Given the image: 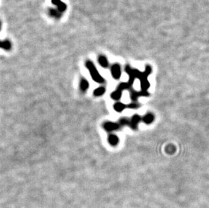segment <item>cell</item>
I'll use <instances>...</instances> for the list:
<instances>
[{
	"label": "cell",
	"mask_w": 209,
	"mask_h": 208,
	"mask_svg": "<svg viewBox=\"0 0 209 208\" xmlns=\"http://www.w3.org/2000/svg\"><path fill=\"white\" fill-rule=\"evenodd\" d=\"M110 97H111V98L112 99L116 100V101H118L121 98V97H122V91H119L118 89L115 90L114 91L111 93Z\"/></svg>",
	"instance_id": "cell-16"
},
{
	"label": "cell",
	"mask_w": 209,
	"mask_h": 208,
	"mask_svg": "<svg viewBox=\"0 0 209 208\" xmlns=\"http://www.w3.org/2000/svg\"><path fill=\"white\" fill-rule=\"evenodd\" d=\"M110 71L112 76L113 77V79L116 80H118L121 78V68L120 65H118V64H114L111 66Z\"/></svg>",
	"instance_id": "cell-5"
},
{
	"label": "cell",
	"mask_w": 209,
	"mask_h": 208,
	"mask_svg": "<svg viewBox=\"0 0 209 208\" xmlns=\"http://www.w3.org/2000/svg\"><path fill=\"white\" fill-rule=\"evenodd\" d=\"M0 48L8 51V50L11 49V48H12L11 42L8 41V40H5V41H3L1 43V46H0Z\"/></svg>",
	"instance_id": "cell-17"
},
{
	"label": "cell",
	"mask_w": 209,
	"mask_h": 208,
	"mask_svg": "<svg viewBox=\"0 0 209 208\" xmlns=\"http://www.w3.org/2000/svg\"><path fill=\"white\" fill-rule=\"evenodd\" d=\"M52 4L57 6L58 10L61 13H63L66 10L67 6H66L65 3L62 2L61 0H52Z\"/></svg>",
	"instance_id": "cell-8"
},
{
	"label": "cell",
	"mask_w": 209,
	"mask_h": 208,
	"mask_svg": "<svg viewBox=\"0 0 209 208\" xmlns=\"http://www.w3.org/2000/svg\"><path fill=\"white\" fill-rule=\"evenodd\" d=\"M140 121H141L140 116H139L138 114H134L130 120V124H129V126L133 130H136L137 129L138 124Z\"/></svg>",
	"instance_id": "cell-6"
},
{
	"label": "cell",
	"mask_w": 209,
	"mask_h": 208,
	"mask_svg": "<svg viewBox=\"0 0 209 208\" xmlns=\"http://www.w3.org/2000/svg\"><path fill=\"white\" fill-rule=\"evenodd\" d=\"M49 14L52 17L56 19H60L61 18L62 13L59 12L58 10V9L56 10L54 8H50V9H49Z\"/></svg>",
	"instance_id": "cell-13"
},
{
	"label": "cell",
	"mask_w": 209,
	"mask_h": 208,
	"mask_svg": "<svg viewBox=\"0 0 209 208\" xmlns=\"http://www.w3.org/2000/svg\"><path fill=\"white\" fill-rule=\"evenodd\" d=\"M1 26H2V24H1V22H0V30H1Z\"/></svg>",
	"instance_id": "cell-21"
},
{
	"label": "cell",
	"mask_w": 209,
	"mask_h": 208,
	"mask_svg": "<svg viewBox=\"0 0 209 208\" xmlns=\"http://www.w3.org/2000/svg\"><path fill=\"white\" fill-rule=\"evenodd\" d=\"M131 92V99L134 102H137V99L139 97H148L150 95V94L148 92V91H136L135 90L130 89Z\"/></svg>",
	"instance_id": "cell-3"
},
{
	"label": "cell",
	"mask_w": 209,
	"mask_h": 208,
	"mask_svg": "<svg viewBox=\"0 0 209 208\" xmlns=\"http://www.w3.org/2000/svg\"><path fill=\"white\" fill-rule=\"evenodd\" d=\"M98 63H99V64L102 67V68H106L109 66L108 60L105 56L101 55L98 57Z\"/></svg>",
	"instance_id": "cell-11"
},
{
	"label": "cell",
	"mask_w": 209,
	"mask_h": 208,
	"mask_svg": "<svg viewBox=\"0 0 209 208\" xmlns=\"http://www.w3.org/2000/svg\"><path fill=\"white\" fill-rule=\"evenodd\" d=\"M106 92V89L104 87H99L96 88L94 91V95L95 97H99L104 95Z\"/></svg>",
	"instance_id": "cell-15"
},
{
	"label": "cell",
	"mask_w": 209,
	"mask_h": 208,
	"mask_svg": "<svg viewBox=\"0 0 209 208\" xmlns=\"http://www.w3.org/2000/svg\"><path fill=\"white\" fill-rule=\"evenodd\" d=\"M108 143L112 146H117L119 143V138L114 134H110L108 137Z\"/></svg>",
	"instance_id": "cell-9"
},
{
	"label": "cell",
	"mask_w": 209,
	"mask_h": 208,
	"mask_svg": "<svg viewBox=\"0 0 209 208\" xmlns=\"http://www.w3.org/2000/svg\"><path fill=\"white\" fill-rule=\"evenodd\" d=\"M125 72H127V74L129 76L128 83L131 86H132L133 83H134L135 79V76L134 74V69H132L130 67V66L127 65L125 66Z\"/></svg>",
	"instance_id": "cell-7"
},
{
	"label": "cell",
	"mask_w": 209,
	"mask_h": 208,
	"mask_svg": "<svg viewBox=\"0 0 209 208\" xmlns=\"http://www.w3.org/2000/svg\"><path fill=\"white\" fill-rule=\"evenodd\" d=\"M85 66L86 68L88 69L92 79L94 80L95 82L99 84L104 83L105 82L104 79L103 78L100 74L99 73L98 70L96 68V67L94 63L90 61V60H87V61L85 62Z\"/></svg>",
	"instance_id": "cell-1"
},
{
	"label": "cell",
	"mask_w": 209,
	"mask_h": 208,
	"mask_svg": "<svg viewBox=\"0 0 209 208\" xmlns=\"http://www.w3.org/2000/svg\"><path fill=\"white\" fill-rule=\"evenodd\" d=\"M154 120V116L153 114H152V113L146 114L143 117V118H142L143 122L146 124V125H150V124L153 122Z\"/></svg>",
	"instance_id": "cell-12"
},
{
	"label": "cell",
	"mask_w": 209,
	"mask_h": 208,
	"mask_svg": "<svg viewBox=\"0 0 209 208\" xmlns=\"http://www.w3.org/2000/svg\"><path fill=\"white\" fill-rule=\"evenodd\" d=\"M118 124L121 126H129V124H130V120H129L127 118H122L118 120Z\"/></svg>",
	"instance_id": "cell-19"
},
{
	"label": "cell",
	"mask_w": 209,
	"mask_h": 208,
	"mask_svg": "<svg viewBox=\"0 0 209 208\" xmlns=\"http://www.w3.org/2000/svg\"><path fill=\"white\" fill-rule=\"evenodd\" d=\"M139 107V104L137 102H132L131 103L128 104L127 106V108H129L130 109H136V108H138Z\"/></svg>",
	"instance_id": "cell-20"
},
{
	"label": "cell",
	"mask_w": 209,
	"mask_h": 208,
	"mask_svg": "<svg viewBox=\"0 0 209 208\" xmlns=\"http://www.w3.org/2000/svg\"><path fill=\"white\" fill-rule=\"evenodd\" d=\"M126 108H127V106L121 102H118L114 104V109L117 112H122Z\"/></svg>",
	"instance_id": "cell-14"
},
{
	"label": "cell",
	"mask_w": 209,
	"mask_h": 208,
	"mask_svg": "<svg viewBox=\"0 0 209 208\" xmlns=\"http://www.w3.org/2000/svg\"><path fill=\"white\" fill-rule=\"evenodd\" d=\"M152 73V68L147 65L145 66V71L144 72H141V75L139 77V80L141 82V88L143 91H148V88L150 87V83L148 80V76Z\"/></svg>",
	"instance_id": "cell-2"
},
{
	"label": "cell",
	"mask_w": 209,
	"mask_h": 208,
	"mask_svg": "<svg viewBox=\"0 0 209 208\" xmlns=\"http://www.w3.org/2000/svg\"><path fill=\"white\" fill-rule=\"evenodd\" d=\"M121 126L118 123L112 122H106L103 124V128L107 132H112L114 130H117L120 129Z\"/></svg>",
	"instance_id": "cell-4"
},
{
	"label": "cell",
	"mask_w": 209,
	"mask_h": 208,
	"mask_svg": "<svg viewBox=\"0 0 209 208\" xmlns=\"http://www.w3.org/2000/svg\"><path fill=\"white\" fill-rule=\"evenodd\" d=\"M131 89V86L129 85L127 82V83H121V84H119V85L118 86L117 89L121 91H122L123 90H127V89L130 90Z\"/></svg>",
	"instance_id": "cell-18"
},
{
	"label": "cell",
	"mask_w": 209,
	"mask_h": 208,
	"mask_svg": "<svg viewBox=\"0 0 209 208\" xmlns=\"http://www.w3.org/2000/svg\"><path fill=\"white\" fill-rule=\"evenodd\" d=\"M89 87V83L88 80L85 79H81V80H80V84H79V89H80L81 91L83 93L86 92L88 90Z\"/></svg>",
	"instance_id": "cell-10"
},
{
	"label": "cell",
	"mask_w": 209,
	"mask_h": 208,
	"mask_svg": "<svg viewBox=\"0 0 209 208\" xmlns=\"http://www.w3.org/2000/svg\"><path fill=\"white\" fill-rule=\"evenodd\" d=\"M1 43H2V41H0V46H1Z\"/></svg>",
	"instance_id": "cell-22"
}]
</instances>
